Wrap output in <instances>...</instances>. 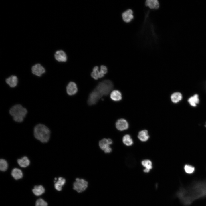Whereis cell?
I'll use <instances>...</instances> for the list:
<instances>
[{
	"label": "cell",
	"instance_id": "6da1fadb",
	"mask_svg": "<svg viewBox=\"0 0 206 206\" xmlns=\"http://www.w3.org/2000/svg\"><path fill=\"white\" fill-rule=\"evenodd\" d=\"M113 88V84L110 80L106 79L100 82L90 94L87 100L88 104H96L102 97L108 95Z\"/></svg>",
	"mask_w": 206,
	"mask_h": 206
},
{
	"label": "cell",
	"instance_id": "ac0fdd59",
	"mask_svg": "<svg viewBox=\"0 0 206 206\" xmlns=\"http://www.w3.org/2000/svg\"><path fill=\"white\" fill-rule=\"evenodd\" d=\"M182 98V94L179 92H175L173 93L171 96L172 102L175 103H177L181 100Z\"/></svg>",
	"mask_w": 206,
	"mask_h": 206
},
{
	"label": "cell",
	"instance_id": "ffe728a7",
	"mask_svg": "<svg viewBox=\"0 0 206 206\" xmlns=\"http://www.w3.org/2000/svg\"><path fill=\"white\" fill-rule=\"evenodd\" d=\"M142 165L145 167L144 171L145 173H148L152 167V163L151 161L148 160H145L142 161Z\"/></svg>",
	"mask_w": 206,
	"mask_h": 206
},
{
	"label": "cell",
	"instance_id": "7402d4cb",
	"mask_svg": "<svg viewBox=\"0 0 206 206\" xmlns=\"http://www.w3.org/2000/svg\"><path fill=\"white\" fill-rule=\"evenodd\" d=\"M45 191L44 188L41 185L35 186L32 190L33 193L37 196L41 195Z\"/></svg>",
	"mask_w": 206,
	"mask_h": 206
},
{
	"label": "cell",
	"instance_id": "7a4b0ae2",
	"mask_svg": "<svg viewBox=\"0 0 206 206\" xmlns=\"http://www.w3.org/2000/svg\"><path fill=\"white\" fill-rule=\"evenodd\" d=\"M34 135L35 137L41 142L46 143L49 139L50 131L49 128L45 125L39 124L34 128Z\"/></svg>",
	"mask_w": 206,
	"mask_h": 206
},
{
	"label": "cell",
	"instance_id": "9a60e30c",
	"mask_svg": "<svg viewBox=\"0 0 206 206\" xmlns=\"http://www.w3.org/2000/svg\"><path fill=\"white\" fill-rule=\"evenodd\" d=\"M199 96L197 94L190 97L188 100V102L190 105L193 107L196 106L199 103Z\"/></svg>",
	"mask_w": 206,
	"mask_h": 206
},
{
	"label": "cell",
	"instance_id": "4fadbf2b",
	"mask_svg": "<svg viewBox=\"0 0 206 206\" xmlns=\"http://www.w3.org/2000/svg\"><path fill=\"white\" fill-rule=\"evenodd\" d=\"M110 98L114 101H119L122 99V94L119 90H114L110 93Z\"/></svg>",
	"mask_w": 206,
	"mask_h": 206
},
{
	"label": "cell",
	"instance_id": "e0dca14e",
	"mask_svg": "<svg viewBox=\"0 0 206 206\" xmlns=\"http://www.w3.org/2000/svg\"><path fill=\"white\" fill-rule=\"evenodd\" d=\"M66 182L65 179L62 177H59L57 181L55 183L54 186L55 189L58 191H60L62 189V187L64 185Z\"/></svg>",
	"mask_w": 206,
	"mask_h": 206
},
{
	"label": "cell",
	"instance_id": "52a82bcc",
	"mask_svg": "<svg viewBox=\"0 0 206 206\" xmlns=\"http://www.w3.org/2000/svg\"><path fill=\"white\" fill-rule=\"evenodd\" d=\"M78 88L76 84L73 82H70L66 87V91L68 94L70 96L74 95L78 91Z\"/></svg>",
	"mask_w": 206,
	"mask_h": 206
},
{
	"label": "cell",
	"instance_id": "cb8c5ba5",
	"mask_svg": "<svg viewBox=\"0 0 206 206\" xmlns=\"http://www.w3.org/2000/svg\"><path fill=\"white\" fill-rule=\"evenodd\" d=\"M8 167L7 162L5 160L2 159L0 160V169L2 171H5L7 170Z\"/></svg>",
	"mask_w": 206,
	"mask_h": 206
},
{
	"label": "cell",
	"instance_id": "603a6c76",
	"mask_svg": "<svg viewBox=\"0 0 206 206\" xmlns=\"http://www.w3.org/2000/svg\"><path fill=\"white\" fill-rule=\"evenodd\" d=\"M122 141L123 143L127 146L131 145L133 143V140L129 135H126L123 138Z\"/></svg>",
	"mask_w": 206,
	"mask_h": 206
},
{
	"label": "cell",
	"instance_id": "9c48e42d",
	"mask_svg": "<svg viewBox=\"0 0 206 206\" xmlns=\"http://www.w3.org/2000/svg\"><path fill=\"white\" fill-rule=\"evenodd\" d=\"M144 4L146 7L150 9H157L160 7V3L157 0H147L145 1Z\"/></svg>",
	"mask_w": 206,
	"mask_h": 206
},
{
	"label": "cell",
	"instance_id": "ba28073f",
	"mask_svg": "<svg viewBox=\"0 0 206 206\" xmlns=\"http://www.w3.org/2000/svg\"><path fill=\"white\" fill-rule=\"evenodd\" d=\"M116 128L119 130H126L128 127V124L127 121L124 119L118 120L116 123Z\"/></svg>",
	"mask_w": 206,
	"mask_h": 206
},
{
	"label": "cell",
	"instance_id": "8992f818",
	"mask_svg": "<svg viewBox=\"0 0 206 206\" xmlns=\"http://www.w3.org/2000/svg\"><path fill=\"white\" fill-rule=\"evenodd\" d=\"M31 69L32 73L39 76H41L45 72V71L44 67L39 64H36L33 66Z\"/></svg>",
	"mask_w": 206,
	"mask_h": 206
},
{
	"label": "cell",
	"instance_id": "8fae6325",
	"mask_svg": "<svg viewBox=\"0 0 206 206\" xmlns=\"http://www.w3.org/2000/svg\"><path fill=\"white\" fill-rule=\"evenodd\" d=\"M112 143V141L111 139L104 138L99 141V146L101 149L104 151L110 147V145Z\"/></svg>",
	"mask_w": 206,
	"mask_h": 206
},
{
	"label": "cell",
	"instance_id": "44dd1931",
	"mask_svg": "<svg viewBox=\"0 0 206 206\" xmlns=\"http://www.w3.org/2000/svg\"><path fill=\"white\" fill-rule=\"evenodd\" d=\"M17 163L20 166L25 167L29 165L30 161L27 157L24 156L21 159H18Z\"/></svg>",
	"mask_w": 206,
	"mask_h": 206
},
{
	"label": "cell",
	"instance_id": "5b68a950",
	"mask_svg": "<svg viewBox=\"0 0 206 206\" xmlns=\"http://www.w3.org/2000/svg\"><path fill=\"white\" fill-rule=\"evenodd\" d=\"M123 21L126 23L131 22L134 18L133 11L130 9H127L123 12L122 15Z\"/></svg>",
	"mask_w": 206,
	"mask_h": 206
},
{
	"label": "cell",
	"instance_id": "2e32d148",
	"mask_svg": "<svg viewBox=\"0 0 206 206\" xmlns=\"http://www.w3.org/2000/svg\"><path fill=\"white\" fill-rule=\"evenodd\" d=\"M148 131L146 130H143L140 131L138 133V137L142 141L145 142L147 141L149 138Z\"/></svg>",
	"mask_w": 206,
	"mask_h": 206
},
{
	"label": "cell",
	"instance_id": "3957f363",
	"mask_svg": "<svg viewBox=\"0 0 206 206\" xmlns=\"http://www.w3.org/2000/svg\"><path fill=\"white\" fill-rule=\"evenodd\" d=\"M9 112L15 121L20 122L23 121L27 114V111L21 105L17 104L11 108Z\"/></svg>",
	"mask_w": 206,
	"mask_h": 206
},
{
	"label": "cell",
	"instance_id": "30bf717a",
	"mask_svg": "<svg viewBox=\"0 0 206 206\" xmlns=\"http://www.w3.org/2000/svg\"><path fill=\"white\" fill-rule=\"evenodd\" d=\"M54 57L56 60L59 62H65L67 61L66 55L62 50L57 51L55 54Z\"/></svg>",
	"mask_w": 206,
	"mask_h": 206
},
{
	"label": "cell",
	"instance_id": "7c38bea8",
	"mask_svg": "<svg viewBox=\"0 0 206 206\" xmlns=\"http://www.w3.org/2000/svg\"><path fill=\"white\" fill-rule=\"evenodd\" d=\"M104 75L102 74L101 71L99 70L98 66H95L93 69V71L91 73L92 77L95 80H97L99 78L103 77Z\"/></svg>",
	"mask_w": 206,
	"mask_h": 206
},
{
	"label": "cell",
	"instance_id": "484cf974",
	"mask_svg": "<svg viewBox=\"0 0 206 206\" xmlns=\"http://www.w3.org/2000/svg\"><path fill=\"white\" fill-rule=\"evenodd\" d=\"M47 203L42 199H38L36 201V206H47Z\"/></svg>",
	"mask_w": 206,
	"mask_h": 206
},
{
	"label": "cell",
	"instance_id": "d6986e66",
	"mask_svg": "<svg viewBox=\"0 0 206 206\" xmlns=\"http://www.w3.org/2000/svg\"><path fill=\"white\" fill-rule=\"evenodd\" d=\"M11 175L15 179L17 180L22 177L23 173L20 169L15 168L12 171Z\"/></svg>",
	"mask_w": 206,
	"mask_h": 206
},
{
	"label": "cell",
	"instance_id": "4316f807",
	"mask_svg": "<svg viewBox=\"0 0 206 206\" xmlns=\"http://www.w3.org/2000/svg\"><path fill=\"white\" fill-rule=\"evenodd\" d=\"M100 70L101 73L104 75L106 74L108 72L107 67L104 65H101L100 67Z\"/></svg>",
	"mask_w": 206,
	"mask_h": 206
},
{
	"label": "cell",
	"instance_id": "d4e9b609",
	"mask_svg": "<svg viewBox=\"0 0 206 206\" xmlns=\"http://www.w3.org/2000/svg\"><path fill=\"white\" fill-rule=\"evenodd\" d=\"M184 169L186 173L188 174H191L195 171V168L189 165H185L184 167Z\"/></svg>",
	"mask_w": 206,
	"mask_h": 206
},
{
	"label": "cell",
	"instance_id": "5bb4252c",
	"mask_svg": "<svg viewBox=\"0 0 206 206\" xmlns=\"http://www.w3.org/2000/svg\"><path fill=\"white\" fill-rule=\"evenodd\" d=\"M6 82L10 87H14L17 84L18 79L16 76H11L6 79Z\"/></svg>",
	"mask_w": 206,
	"mask_h": 206
},
{
	"label": "cell",
	"instance_id": "277c9868",
	"mask_svg": "<svg viewBox=\"0 0 206 206\" xmlns=\"http://www.w3.org/2000/svg\"><path fill=\"white\" fill-rule=\"evenodd\" d=\"M88 183L82 179L76 178L73 184V189L78 193L84 191L87 187Z\"/></svg>",
	"mask_w": 206,
	"mask_h": 206
}]
</instances>
